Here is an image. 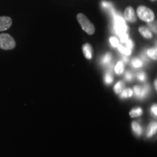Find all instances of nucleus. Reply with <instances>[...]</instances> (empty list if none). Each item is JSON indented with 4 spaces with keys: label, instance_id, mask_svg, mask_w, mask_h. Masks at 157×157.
Listing matches in <instances>:
<instances>
[{
    "label": "nucleus",
    "instance_id": "f257e3e1",
    "mask_svg": "<svg viewBox=\"0 0 157 157\" xmlns=\"http://www.w3.org/2000/svg\"><path fill=\"white\" fill-rule=\"evenodd\" d=\"M137 15L139 18L145 22L150 23L154 21L155 15L154 12L146 6H139L137 8Z\"/></svg>",
    "mask_w": 157,
    "mask_h": 157
},
{
    "label": "nucleus",
    "instance_id": "f03ea898",
    "mask_svg": "<svg viewBox=\"0 0 157 157\" xmlns=\"http://www.w3.org/2000/svg\"><path fill=\"white\" fill-rule=\"evenodd\" d=\"M76 18H77L78 23L81 25L82 30L90 35L93 34L95 33V26L83 13H78L76 16Z\"/></svg>",
    "mask_w": 157,
    "mask_h": 157
},
{
    "label": "nucleus",
    "instance_id": "7ed1b4c3",
    "mask_svg": "<svg viewBox=\"0 0 157 157\" xmlns=\"http://www.w3.org/2000/svg\"><path fill=\"white\" fill-rule=\"evenodd\" d=\"M15 41L8 34H0V49L5 50H13L15 47Z\"/></svg>",
    "mask_w": 157,
    "mask_h": 157
},
{
    "label": "nucleus",
    "instance_id": "20e7f679",
    "mask_svg": "<svg viewBox=\"0 0 157 157\" xmlns=\"http://www.w3.org/2000/svg\"><path fill=\"white\" fill-rule=\"evenodd\" d=\"M114 29L116 33L118 35H121L124 33H127V26L125 21L120 15L114 14Z\"/></svg>",
    "mask_w": 157,
    "mask_h": 157
},
{
    "label": "nucleus",
    "instance_id": "39448f33",
    "mask_svg": "<svg viewBox=\"0 0 157 157\" xmlns=\"http://www.w3.org/2000/svg\"><path fill=\"white\" fill-rule=\"evenodd\" d=\"M124 17L126 21L130 23L136 22L137 17L136 14H135V10L132 8L131 6L127 7L124 10Z\"/></svg>",
    "mask_w": 157,
    "mask_h": 157
},
{
    "label": "nucleus",
    "instance_id": "423d86ee",
    "mask_svg": "<svg viewBox=\"0 0 157 157\" xmlns=\"http://www.w3.org/2000/svg\"><path fill=\"white\" fill-rule=\"evenodd\" d=\"M13 21L8 16H0V31H6L11 27Z\"/></svg>",
    "mask_w": 157,
    "mask_h": 157
},
{
    "label": "nucleus",
    "instance_id": "0eeeda50",
    "mask_svg": "<svg viewBox=\"0 0 157 157\" xmlns=\"http://www.w3.org/2000/svg\"><path fill=\"white\" fill-rule=\"evenodd\" d=\"M82 50H83L84 56L86 57V58L87 59H91L92 58V47L90 44H84L82 47Z\"/></svg>",
    "mask_w": 157,
    "mask_h": 157
},
{
    "label": "nucleus",
    "instance_id": "6e6552de",
    "mask_svg": "<svg viewBox=\"0 0 157 157\" xmlns=\"http://www.w3.org/2000/svg\"><path fill=\"white\" fill-rule=\"evenodd\" d=\"M139 32L140 33V34L143 36H144L146 39H151L152 37V34L151 32V31L149 30V29L146 28L145 26H141L139 28Z\"/></svg>",
    "mask_w": 157,
    "mask_h": 157
},
{
    "label": "nucleus",
    "instance_id": "1a4fd4ad",
    "mask_svg": "<svg viewBox=\"0 0 157 157\" xmlns=\"http://www.w3.org/2000/svg\"><path fill=\"white\" fill-rule=\"evenodd\" d=\"M157 129V124L156 122L151 123L150 124V126L148 127V133H147V135L148 137H151L152 135H154L155 133L156 132Z\"/></svg>",
    "mask_w": 157,
    "mask_h": 157
},
{
    "label": "nucleus",
    "instance_id": "9d476101",
    "mask_svg": "<svg viewBox=\"0 0 157 157\" xmlns=\"http://www.w3.org/2000/svg\"><path fill=\"white\" fill-rule=\"evenodd\" d=\"M143 113V111L140 108H137V109H132V111L129 112V115L132 118H135V117H140V116L142 115Z\"/></svg>",
    "mask_w": 157,
    "mask_h": 157
},
{
    "label": "nucleus",
    "instance_id": "9b49d317",
    "mask_svg": "<svg viewBox=\"0 0 157 157\" xmlns=\"http://www.w3.org/2000/svg\"><path fill=\"white\" fill-rule=\"evenodd\" d=\"M132 127L133 131H134V132L136 133L137 135H140L141 134H142V127L140 126V124H139L138 123L134 121V122H132Z\"/></svg>",
    "mask_w": 157,
    "mask_h": 157
},
{
    "label": "nucleus",
    "instance_id": "f8f14e48",
    "mask_svg": "<svg viewBox=\"0 0 157 157\" xmlns=\"http://www.w3.org/2000/svg\"><path fill=\"white\" fill-rule=\"evenodd\" d=\"M115 71L117 74H121L124 71V63L122 61L118 62L115 66Z\"/></svg>",
    "mask_w": 157,
    "mask_h": 157
},
{
    "label": "nucleus",
    "instance_id": "ddd939ff",
    "mask_svg": "<svg viewBox=\"0 0 157 157\" xmlns=\"http://www.w3.org/2000/svg\"><path fill=\"white\" fill-rule=\"evenodd\" d=\"M118 49H119V50L120 51L121 53H123L124 55H125V56H129V55L131 54V50H129L126 47H124V46H121V45H119L117 47Z\"/></svg>",
    "mask_w": 157,
    "mask_h": 157
},
{
    "label": "nucleus",
    "instance_id": "4468645a",
    "mask_svg": "<svg viewBox=\"0 0 157 157\" xmlns=\"http://www.w3.org/2000/svg\"><path fill=\"white\" fill-rule=\"evenodd\" d=\"M133 92L131 89H126L124 90L121 94V98H129L132 95Z\"/></svg>",
    "mask_w": 157,
    "mask_h": 157
},
{
    "label": "nucleus",
    "instance_id": "2eb2a0df",
    "mask_svg": "<svg viewBox=\"0 0 157 157\" xmlns=\"http://www.w3.org/2000/svg\"><path fill=\"white\" fill-rule=\"evenodd\" d=\"M156 48H151L148 50V56L154 60H156Z\"/></svg>",
    "mask_w": 157,
    "mask_h": 157
},
{
    "label": "nucleus",
    "instance_id": "dca6fc26",
    "mask_svg": "<svg viewBox=\"0 0 157 157\" xmlns=\"http://www.w3.org/2000/svg\"><path fill=\"white\" fill-rule=\"evenodd\" d=\"M132 66L135 68H140V67H141V66H142L143 63L140 60V59L134 58L132 60Z\"/></svg>",
    "mask_w": 157,
    "mask_h": 157
},
{
    "label": "nucleus",
    "instance_id": "f3484780",
    "mask_svg": "<svg viewBox=\"0 0 157 157\" xmlns=\"http://www.w3.org/2000/svg\"><path fill=\"white\" fill-rule=\"evenodd\" d=\"M123 88V83L121 82H118V83L116 84L115 87H114V90H115V93L117 94H119L121 92Z\"/></svg>",
    "mask_w": 157,
    "mask_h": 157
},
{
    "label": "nucleus",
    "instance_id": "a211bd4d",
    "mask_svg": "<svg viewBox=\"0 0 157 157\" xmlns=\"http://www.w3.org/2000/svg\"><path fill=\"white\" fill-rule=\"evenodd\" d=\"M110 42H111V45H112L113 48H117L119 46V40L116 37H111L110 38Z\"/></svg>",
    "mask_w": 157,
    "mask_h": 157
},
{
    "label": "nucleus",
    "instance_id": "6ab92c4d",
    "mask_svg": "<svg viewBox=\"0 0 157 157\" xmlns=\"http://www.w3.org/2000/svg\"><path fill=\"white\" fill-rule=\"evenodd\" d=\"M142 88L143 87H139V86H135V87H134L135 93V95L137 96V97L141 98V93H142Z\"/></svg>",
    "mask_w": 157,
    "mask_h": 157
},
{
    "label": "nucleus",
    "instance_id": "aec40b11",
    "mask_svg": "<svg viewBox=\"0 0 157 157\" xmlns=\"http://www.w3.org/2000/svg\"><path fill=\"white\" fill-rule=\"evenodd\" d=\"M111 60V55L110 53H107L103 58V63H109Z\"/></svg>",
    "mask_w": 157,
    "mask_h": 157
},
{
    "label": "nucleus",
    "instance_id": "412c9836",
    "mask_svg": "<svg viewBox=\"0 0 157 157\" xmlns=\"http://www.w3.org/2000/svg\"><path fill=\"white\" fill-rule=\"evenodd\" d=\"M119 36H120L121 42L122 43H125L129 39L128 35H127V33H124V34L119 35Z\"/></svg>",
    "mask_w": 157,
    "mask_h": 157
},
{
    "label": "nucleus",
    "instance_id": "4be33fe9",
    "mask_svg": "<svg viewBox=\"0 0 157 157\" xmlns=\"http://www.w3.org/2000/svg\"><path fill=\"white\" fill-rule=\"evenodd\" d=\"M105 82H106L107 84H111L113 82L112 76H111L110 74H107L106 75H105Z\"/></svg>",
    "mask_w": 157,
    "mask_h": 157
},
{
    "label": "nucleus",
    "instance_id": "5701e85b",
    "mask_svg": "<svg viewBox=\"0 0 157 157\" xmlns=\"http://www.w3.org/2000/svg\"><path fill=\"white\" fill-rule=\"evenodd\" d=\"M125 44H126V48H127L129 50H132V49L133 48V43L132 42V40L130 39H128L126 42H125Z\"/></svg>",
    "mask_w": 157,
    "mask_h": 157
},
{
    "label": "nucleus",
    "instance_id": "b1692460",
    "mask_svg": "<svg viewBox=\"0 0 157 157\" xmlns=\"http://www.w3.org/2000/svg\"><path fill=\"white\" fill-rule=\"evenodd\" d=\"M102 6L104 7H105V8H112V5H111L110 2H105L103 1V2H102Z\"/></svg>",
    "mask_w": 157,
    "mask_h": 157
},
{
    "label": "nucleus",
    "instance_id": "393cba45",
    "mask_svg": "<svg viewBox=\"0 0 157 157\" xmlns=\"http://www.w3.org/2000/svg\"><path fill=\"white\" fill-rule=\"evenodd\" d=\"M145 74L144 73H143V72H140V73H139L137 74V78H138L139 80H140V81H144L145 80Z\"/></svg>",
    "mask_w": 157,
    "mask_h": 157
},
{
    "label": "nucleus",
    "instance_id": "a878e982",
    "mask_svg": "<svg viewBox=\"0 0 157 157\" xmlns=\"http://www.w3.org/2000/svg\"><path fill=\"white\" fill-rule=\"evenodd\" d=\"M148 25L149 27H150V29H151L153 31H154L155 33H156V24H153L152 22H150L148 23Z\"/></svg>",
    "mask_w": 157,
    "mask_h": 157
},
{
    "label": "nucleus",
    "instance_id": "bb28decb",
    "mask_svg": "<svg viewBox=\"0 0 157 157\" xmlns=\"http://www.w3.org/2000/svg\"><path fill=\"white\" fill-rule=\"evenodd\" d=\"M132 74L129 73V72H127L126 74H125V78H126L127 81H130V80L132 79Z\"/></svg>",
    "mask_w": 157,
    "mask_h": 157
},
{
    "label": "nucleus",
    "instance_id": "cd10ccee",
    "mask_svg": "<svg viewBox=\"0 0 157 157\" xmlns=\"http://www.w3.org/2000/svg\"><path fill=\"white\" fill-rule=\"evenodd\" d=\"M156 109H157V107H156V105H153L152 106V108H151V111H152V112H153V113H154V114L155 115V116H156V114H157V111H156Z\"/></svg>",
    "mask_w": 157,
    "mask_h": 157
},
{
    "label": "nucleus",
    "instance_id": "c85d7f7f",
    "mask_svg": "<svg viewBox=\"0 0 157 157\" xmlns=\"http://www.w3.org/2000/svg\"><path fill=\"white\" fill-rule=\"evenodd\" d=\"M155 87H156V85H157V84H156V81H155Z\"/></svg>",
    "mask_w": 157,
    "mask_h": 157
},
{
    "label": "nucleus",
    "instance_id": "c756f323",
    "mask_svg": "<svg viewBox=\"0 0 157 157\" xmlns=\"http://www.w3.org/2000/svg\"><path fill=\"white\" fill-rule=\"evenodd\" d=\"M151 1H156V0H151Z\"/></svg>",
    "mask_w": 157,
    "mask_h": 157
}]
</instances>
